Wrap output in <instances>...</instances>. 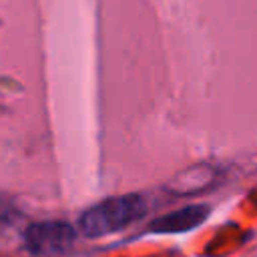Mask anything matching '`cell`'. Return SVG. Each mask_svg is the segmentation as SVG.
<instances>
[{"label":"cell","mask_w":257,"mask_h":257,"mask_svg":"<svg viewBox=\"0 0 257 257\" xmlns=\"http://www.w3.org/2000/svg\"><path fill=\"white\" fill-rule=\"evenodd\" d=\"M145 213H147V203L145 197L141 195L131 193V195L110 197L86 209L78 219V227L86 237H102L133 225Z\"/></svg>","instance_id":"cell-1"},{"label":"cell","mask_w":257,"mask_h":257,"mask_svg":"<svg viewBox=\"0 0 257 257\" xmlns=\"http://www.w3.org/2000/svg\"><path fill=\"white\" fill-rule=\"evenodd\" d=\"M76 233L72 225L64 221H40L32 223L24 231V243L30 253L40 257H56L70 251Z\"/></svg>","instance_id":"cell-2"},{"label":"cell","mask_w":257,"mask_h":257,"mask_svg":"<svg viewBox=\"0 0 257 257\" xmlns=\"http://www.w3.org/2000/svg\"><path fill=\"white\" fill-rule=\"evenodd\" d=\"M209 215L207 205H189L183 209H177L173 213H167L159 219H155L149 225V231L153 233H185L195 227H199Z\"/></svg>","instance_id":"cell-3"}]
</instances>
